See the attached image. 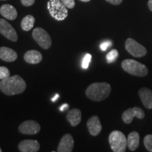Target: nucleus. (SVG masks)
<instances>
[{
    "instance_id": "13",
    "label": "nucleus",
    "mask_w": 152,
    "mask_h": 152,
    "mask_svg": "<svg viewBox=\"0 0 152 152\" xmlns=\"http://www.w3.org/2000/svg\"><path fill=\"white\" fill-rule=\"evenodd\" d=\"M87 126L91 135L97 136L102 130L100 120L96 115H93L87 121Z\"/></svg>"
},
{
    "instance_id": "16",
    "label": "nucleus",
    "mask_w": 152,
    "mask_h": 152,
    "mask_svg": "<svg viewBox=\"0 0 152 152\" xmlns=\"http://www.w3.org/2000/svg\"><path fill=\"white\" fill-rule=\"evenodd\" d=\"M18 58L17 53L9 47H0V58L7 62H13Z\"/></svg>"
},
{
    "instance_id": "1",
    "label": "nucleus",
    "mask_w": 152,
    "mask_h": 152,
    "mask_svg": "<svg viewBox=\"0 0 152 152\" xmlns=\"http://www.w3.org/2000/svg\"><path fill=\"white\" fill-rule=\"evenodd\" d=\"M26 89V82L18 75L11 76L0 82V90L7 96L21 94Z\"/></svg>"
},
{
    "instance_id": "11",
    "label": "nucleus",
    "mask_w": 152,
    "mask_h": 152,
    "mask_svg": "<svg viewBox=\"0 0 152 152\" xmlns=\"http://www.w3.org/2000/svg\"><path fill=\"white\" fill-rule=\"evenodd\" d=\"M74 147V140L70 134H66L63 136L58 146L57 151L71 152Z\"/></svg>"
},
{
    "instance_id": "29",
    "label": "nucleus",
    "mask_w": 152,
    "mask_h": 152,
    "mask_svg": "<svg viewBox=\"0 0 152 152\" xmlns=\"http://www.w3.org/2000/svg\"><path fill=\"white\" fill-rule=\"evenodd\" d=\"M68 108V104H63V105L59 108V109H60V111H64V110L67 109Z\"/></svg>"
},
{
    "instance_id": "25",
    "label": "nucleus",
    "mask_w": 152,
    "mask_h": 152,
    "mask_svg": "<svg viewBox=\"0 0 152 152\" xmlns=\"http://www.w3.org/2000/svg\"><path fill=\"white\" fill-rule=\"evenodd\" d=\"M61 1L68 9H73L75 6L74 0H61Z\"/></svg>"
},
{
    "instance_id": "18",
    "label": "nucleus",
    "mask_w": 152,
    "mask_h": 152,
    "mask_svg": "<svg viewBox=\"0 0 152 152\" xmlns=\"http://www.w3.org/2000/svg\"><path fill=\"white\" fill-rule=\"evenodd\" d=\"M24 60L28 64H37L42 60V55L37 50H29L25 54Z\"/></svg>"
},
{
    "instance_id": "34",
    "label": "nucleus",
    "mask_w": 152,
    "mask_h": 152,
    "mask_svg": "<svg viewBox=\"0 0 152 152\" xmlns=\"http://www.w3.org/2000/svg\"><path fill=\"white\" fill-rule=\"evenodd\" d=\"M1 1H6V0H1Z\"/></svg>"
},
{
    "instance_id": "19",
    "label": "nucleus",
    "mask_w": 152,
    "mask_h": 152,
    "mask_svg": "<svg viewBox=\"0 0 152 152\" xmlns=\"http://www.w3.org/2000/svg\"><path fill=\"white\" fill-rule=\"evenodd\" d=\"M140 134L137 132L133 131L128 134L127 138V147L130 151H135L140 145Z\"/></svg>"
},
{
    "instance_id": "2",
    "label": "nucleus",
    "mask_w": 152,
    "mask_h": 152,
    "mask_svg": "<svg viewBox=\"0 0 152 152\" xmlns=\"http://www.w3.org/2000/svg\"><path fill=\"white\" fill-rule=\"evenodd\" d=\"M111 87L107 83H92L85 91L87 97L94 102H102L109 96Z\"/></svg>"
},
{
    "instance_id": "23",
    "label": "nucleus",
    "mask_w": 152,
    "mask_h": 152,
    "mask_svg": "<svg viewBox=\"0 0 152 152\" xmlns=\"http://www.w3.org/2000/svg\"><path fill=\"white\" fill-rule=\"evenodd\" d=\"M10 77L9 70L5 66H0V80L6 79Z\"/></svg>"
},
{
    "instance_id": "8",
    "label": "nucleus",
    "mask_w": 152,
    "mask_h": 152,
    "mask_svg": "<svg viewBox=\"0 0 152 152\" xmlns=\"http://www.w3.org/2000/svg\"><path fill=\"white\" fill-rule=\"evenodd\" d=\"M0 33L9 40L12 42L18 40V35L16 30L11 24L2 18H0Z\"/></svg>"
},
{
    "instance_id": "28",
    "label": "nucleus",
    "mask_w": 152,
    "mask_h": 152,
    "mask_svg": "<svg viewBox=\"0 0 152 152\" xmlns=\"http://www.w3.org/2000/svg\"><path fill=\"white\" fill-rule=\"evenodd\" d=\"M106 1L110 4H111L119 5L120 4L122 3L123 0H106Z\"/></svg>"
},
{
    "instance_id": "21",
    "label": "nucleus",
    "mask_w": 152,
    "mask_h": 152,
    "mask_svg": "<svg viewBox=\"0 0 152 152\" xmlns=\"http://www.w3.org/2000/svg\"><path fill=\"white\" fill-rule=\"evenodd\" d=\"M118 56V50L115 49H112L111 52H109L106 54V58L107 63L108 64H111V63L114 62L116 60Z\"/></svg>"
},
{
    "instance_id": "32",
    "label": "nucleus",
    "mask_w": 152,
    "mask_h": 152,
    "mask_svg": "<svg viewBox=\"0 0 152 152\" xmlns=\"http://www.w3.org/2000/svg\"><path fill=\"white\" fill-rule=\"evenodd\" d=\"M81 1H83V2H88V1H90V0H80Z\"/></svg>"
},
{
    "instance_id": "27",
    "label": "nucleus",
    "mask_w": 152,
    "mask_h": 152,
    "mask_svg": "<svg viewBox=\"0 0 152 152\" xmlns=\"http://www.w3.org/2000/svg\"><path fill=\"white\" fill-rule=\"evenodd\" d=\"M20 1L25 7H30V6L34 4L35 0H20Z\"/></svg>"
},
{
    "instance_id": "15",
    "label": "nucleus",
    "mask_w": 152,
    "mask_h": 152,
    "mask_svg": "<svg viewBox=\"0 0 152 152\" xmlns=\"http://www.w3.org/2000/svg\"><path fill=\"white\" fill-rule=\"evenodd\" d=\"M0 14L4 18L10 20H15L18 16V13H17L15 7L11 4H4L0 7Z\"/></svg>"
},
{
    "instance_id": "24",
    "label": "nucleus",
    "mask_w": 152,
    "mask_h": 152,
    "mask_svg": "<svg viewBox=\"0 0 152 152\" xmlns=\"http://www.w3.org/2000/svg\"><path fill=\"white\" fill-rule=\"evenodd\" d=\"M92 59V56L90 54H87L85 55L84 58H83V62H82V67L84 69H87L88 68L89 65H90V63Z\"/></svg>"
},
{
    "instance_id": "26",
    "label": "nucleus",
    "mask_w": 152,
    "mask_h": 152,
    "mask_svg": "<svg viewBox=\"0 0 152 152\" xmlns=\"http://www.w3.org/2000/svg\"><path fill=\"white\" fill-rule=\"evenodd\" d=\"M112 45V42L110 41H106V42H102V44L100 45V49H102V51H106L109 48V47H111Z\"/></svg>"
},
{
    "instance_id": "3",
    "label": "nucleus",
    "mask_w": 152,
    "mask_h": 152,
    "mask_svg": "<svg viewBox=\"0 0 152 152\" xmlns=\"http://www.w3.org/2000/svg\"><path fill=\"white\" fill-rule=\"evenodd\" d=\"M121 67L125 72L137 77H144L147 75L149 71L143 64L134 59H125L121 64Z\"/></svg>"
},
{
    "instance_id": "17",
    "label": "nucleus",
    "mask_w": 152,
    "mask_h": 152,
    "mask_svg": "<svg viewBox=\"0 0 152 152\" xmlns=\"http://www.w3.org/2000/svg\"><path fill=\"white\" fill-rule=\"evenodd\" d=\"M66 119L71 126H77L81 122L82 113L78 109H73L70 110L66 115Z\"/></svg>"
},
{
    "instance_id": "33",
    "label": "nucleus",
    "mask_w": 152,
    "mask_h": 152,
    "mask_svg": "<svg viewBox=\"0 0 152 152\" xmlns=\"http://www.w3.org/2000/svg\"><path fill=\"white\" fill-rule=\"evenodd\" d=\"M2 151H1V148H0V152H1Z\"/></svg>"
},
{
    "instance_id": "7",
    "label": "nucleus",
    "mask_w": 152,
    "mask_h": 152,
    "mask_svg": "<svg viewBox=\"0 0 152 152\" xmlns=\"http://www.w3.org/2000/svg\"><path fill=\"white\" fill-rule=\"evenodd\" d=\"M33 37L44 49H48L52 45V39L48 33L42 28H37L33 32Z\"/></svg>"
},
{
    "instance_id": "31",
    "label": "nucleus",
    "mask_w": 152,
    "mask_h": 152,
    "mask_svg": "<svg viewBox=\"0 0 152 152\" xmlns=\"http://www.w3.org/2000/svg\"><path fill=\"white\" fill-rule=\"evenodd\" d=\"M58 97H59V95H58V94H56V95H55V96H54V97L52 98V102H56V99H58Z\"/></svg>"
},
{
    "instance_id": "14",
    "label": "nucleus",
    "mask_w": 152,
    "mask_h": 152,
    "mask_svg": "<svg viewBox=\"0 0 152 152\" xmlns=\"http://www.w3.org/2000/svg\"><path fill=\"white\" fill-rule=\"evenodd\" d=\"M138 94L143 105L148 109H152V91L147 87H142Z\"/></svg>"
},
{
    "instance_id": "12",
    "label": "nucleus",
    "mask_w": 152,
    "mask_h": 152,
    "mask_svg": "<svg viewBox=\"0 0 152 152\" xmlns=\"http://www.w3.org/2000/svg\"><path fill=\"white\" fill-rule=\"evenodd\" d=\"M40 146L37 140H26L18 144V149L21 152H37Z\"/></svg>"
},
{
    "instance_id": "22",
    "label": "nucleus",
    "mask_w": 152,
    "mask_h": 152,
    "mask_svg": "<svg viewBox=\"0 0 152 152\" xmlns=\"http://www.w3.org/2000/svg\"><path fill=\"white\" fill-rule=\"evenodd\" d=\"M144 144L148 151L152 152V134H147L144 138Z\"/></svg>"
},
{
    "instance_id": "20",
    "label": "nucleus",
    "mask_w": 152,
    "mask_h": 152,
    "mask_svg": "<svg viewBox=\"0 0 152 152\" xmlns=\"http://www.w3.org/2000/svg\"><path fill=\"white\" fill-rule=\"evenodd\" d=\"M35 22V18H34V16L32 15H27L23 18L20 26L24 31H29L33 28Z\"/></svg>"
},
{
    "instance_id": "10",
    "label": "nucleus",
    "mask_w": 152,
    "mask_h": 152,
    "mask_svg": "<svg viewBox=\"0 0 152 152\" xmlns=\"http://www.w3.org/2000/svg\"><path fill=\"white\" fill-rule=\"evenodd\" d=\"M40 125L34 121H24L18 127L19 132L24 134H35L40 131Z\"/></svg>"
},
{
    "instance_id": "30",
    "label": "nucleus",
    "mask_w": 152,
    "mask_h": 152,
    "mask_svg": "<svg viewBox=\"0 0 152 152\" xmlns=\"http://www.w3.org/2000/svg\"><path fill=\"white\" fill-rule=\"evenodd\" d=\"M148 7H149L150 11H152V0H149V1H148Z\"/></svg>"
},
{
    "instance_id": "6",
    "label": "nucleus",
    "mask_w": 152,
    "mask_h": 152,
    "mask_svg": "<svg viewBox=\"0 0 152 152\" xmlns=\"http://www.w3.org/2000/svg\"><path fill=\"white\" fill-rule=\"evenodd\" d=\"M125 49L129 54L136 58H141L147 54V50L144 46L133 39L132 38H128L125 43Z\"/></svg>"
},
{
    "instance_id": "9",
    "label": "nucleus",
    "mask_w": 152,
    "mask_h": 152,
    "mask_svg": "<svg viewBox=\"0 0 152 152\" xmlns=\"http://www.w3.org/2000/svg\"><path fill=\"white\" fill-rule=\"evenodd\" d=\"M145 116V113L143 110L139 107H133L127 109L123 112L122 115V119L123 122L126 124H130L132 123L134 117L138 119H143Z\"/></svg>"
},
{
    "instance_id": "4",
    "label": "nucleus",
    "mask_w": 152,
    "mask_h": 152,
    "mask_svg": "<svg viewBox=\"0 0 152 152\" xmlns=\"http://www.w3.org/2000/svg\"><path fill=\"white\" fill-rule=\"evenodd\" d=\"M47 9L52 18L58 21L65 20L68 15L67 7L60 0H49L47 2Z\"/></svg>"
},
{
    "instance_id": "5",
    "label": "nucleus",
    "mask_w": 152,
    "mask_h": 152,
    "mask_svg": "<svg viewBox=\"0 0 152 152\" xmlns=\"http://www.w3.org/2000/svg\"><path fill=\"white\" fill-rule=\"evenodd\" d=\"M109 142L112 151L114 152H124L127 147V138L122 132L114 130L109 137Z\"/></svg>"
}]
</instances>
